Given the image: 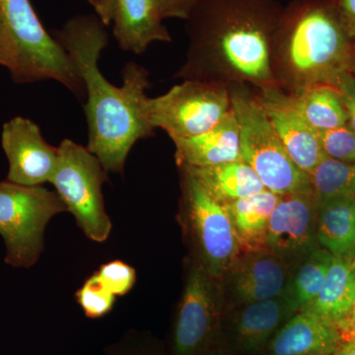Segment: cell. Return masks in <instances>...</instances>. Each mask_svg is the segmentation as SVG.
<instances>
[{
	"instance_id": "6da1fadb",
	"label": "cell",
	"mask_w": 355,
	"mask_h": 355,
	"mask_svg": "<svg viewBox=\"0 0 355 355\" xmlns=\"http://www.w3.org/2000/svg\"><path fill=\"white\" fill-rule=\"evenodd\" d=\"M284 6L279 0H198L187 19L189 49L177 76L223 85H277L273 44Z\"/></svg>"
},
{
	"instance_id": "484cf974",
	"label": "cell",
	"mask_w": 355,
	"mask_h": 355,
	"mask_svg": "<svg viewBox=\"0 0 355 355\" xmlns=\"http://www.w3.org/2000/svg\"><path fill=\"white\" fill-rule=\"evenodd\" d=\"M116 297L104 286L97 273H93L76 292V301L90 319L106 316L113 309Z\"/></svg>"
},
{
	"instance_id": "d590c367",
	"label": "cell",
	"mask_w": 355,
	"mask_h": 355,
	"mask_svg": "<svg viewBox=\"0 0 355 355\" xmlns=\"http://www.w3.org/2000/svg\"><path fill=\"white\" fill-rule=\"evenodd\" d=\"M331 355H355V338L343 340Z\"/></svg>"
},
{
	"instance_id": "ac0fdd59",
	"label": "cell",
	"mask_w": 355,
	"mask_h": 355,
	"mask_svg": "<svg viewBox=\"0 0 355 355\" xmlns=\"http://www.w3.org/2000/svg\"><path fill=\"white\" fill-rule=\"evenodd\" d=\"M173 142L179 167H209L242 160L239 128L232 109L220 123L207 132L188 139H173Z\"/></svg>"
},
{
	"instance_id": "7a4b0ae2",
	"label": "cell",
	"mask_w": 355,
	"mask_h": 355,
	"mask_svg": "<svg viewBox=\"0 0 355 355\" xmlns=\"http://www.w3.org/2000/svg\"><path fill=\"white\" fill-rule=\"evenodd\" d=\"M96 15H77L55 33V40L69 55L83 79L90 153L108 173L123 174L128 154L139 139L154 132L146 112L148 71L128 62L121 87L107 80L99 69L108 34Z\"/></svg>"
},
{
	"instance_id": "3957f363",
	"label": "cell",
	"mask_w": 355,
	"mask_h": 355,
	"mask_svg": "<svg viewBox=\"0 0 355 355\" xmlns=\"http://www.w3.org/2000/svg\"><path fill=\"white\" fill-rule=\"evenodd\" d=\"M352 51L335 0L291 1L273 44L275 80L289 94L315 85L336 87L338 77L349 72Z\"/></svg>"
},
{
	"instance_id": "5bb4252c",
	"label": "cell",
	"mask_w": 355,
	"mask_h": 355,
	"mask_svg": "<svg viewBox=\"0 0 355 355\" xmlns=\"http://www.w3.org/2000/svg\"><path fill=\"white\" fill-rule=\"evenodd\" d=\"M291 266L263 248L241 251L225 277L222 292L227 305L246 304L279 297L288 282Z\"/></svg>"
},
{
	"instance_id": "30bf717a",
	"label": "cell",
	"mask_w": 355,
	"mask_h": 355,
	"mask_svg": "<svg viewBox=\"0 0 355 355\" xmlns=\"http://www.w3.org/2000/svg\"><path fill=\"white\" fill-rule=\"evenodd\" d=\"M231 109L227 86L200 80H184L163 95L147 97L146 102L151 127L164 130L172 140L207 132Z\"/></svg>"
},
{
	"instance_id": "d6a6232c",
	"label": "cell",
	"mask_w": 355,
	"mask_h": 355,
	"mask_svg": "<svg viewBox=\"0 0 355 355\" xmlns=\"http://www.w3.org/2000/svg\"><path fill=\"white\" fill-rule=\"evenodd\" d=\"M335 4L347 36L355 44V0H335Z\"/></svg>"
},
{
	"instance_id": "4dcf8cb0",
	"label": "cell",
	"mask_w": 355,
	"mask_h": 355,
	"mask_svg": "<svg viewBox=\"0 0 355 355\" xmlns=\"http://www.w3.org/2000/svg\"><path fill=\"white\" fill-rule=\"evenodd\" d=\"M336 88L338 89L343 98L345 104V111L347 114V123L355 132V78L349 72H345L338 77L336 83Z\"/></svg>"
},
{
	"instance_id": "7402d4cb",
	"label": "cell",
	"mask_w": 355,
	"mask_h": 355,
	"mask_svg": "<svg viewBox=\"0 0 355 355\" xmlns=\"http://www.w3.org/2000/svg\"><path fill=\"white\" fill-rule=\"evenodd\" d=\"M279 200V195L265 190L224 205L241 251L266 248L268 220Z\"/></svg>"
},
{
	"instance_id": "f35d334b",
	"label": "cell",
	"mask_w": 355,
	"mask_h": 355,
	"mask_svg": "<svg viewBox=\"0 0 355 355\" xmlns=\"http://www.w3.org/2000/svg\"><path fill=\"white\" fill-rule=\"evenodd\" d=\"M214 355H236V354H224V352H218V354H216Z\"/></svg>"
},
{
	"instance_id": "603a6c76",
	"label": "cell",
	"mask_w": 355,
	"mask_h": 355,
	"mask_svg": "<svg viewBox=\"0 0 355 355\" xmlns=\"http://www.w3.org/2000/svg\"><path fill=\"white\" fill-rule=\"evenodd\" d=\"M333 258L330 252L320 246L292 266L282 296L294 311L304 309L317 297Z\"/></svg>"
},
{
	"instance_id": "74e56055",
	"label": "cell",
	"mask_w": 355,
	"mask_h": 355,
	"mask_svg": "<svg viewBox=\"0 0 355 355\" xmlns=\"http://www.w3.org/2000/svg\"><path fill=\"white\" fill-rule=\"evenodd\" d=\"M349 73L355 78V44H354V51H352V64H350Z\"/></svg>"
},
{
	"instance_id": "1f68e13d",
	"label": "cell",
	"mask_w": 355,
	"mask_h": 355,
	"mask_svg": "<svg viewBox=\"0 0 355 355\" xmlns=\"http://www.w3.org/2000/svg\"><path fill=\"white\" fill-rule=\"evenodd\" d=\"M17 62V51L0 11V65L12 74Z\"/></svg>"
},
{
	"instance_id": "f546056e",
	"label": "cell",
	"mask_w": 355,
	"mask_h": 355,
	"mask_svg": "<svg viewBox=\"0 0 355 355\" xmlns=\"http://www.w3.org/2000/svg\"><path fill=\"white\" fill-rule=\"evenodd\" d=\"M198 0H153L163 19H182L190 17Z\"/></svg>"
},
{
	"instance_id": "7c38bea8",
	"label": "cell",
	"mask_w": 355,
	"mask_h": 355,
	"mask_svg": "<svg viewBox=\"0 0 355 355\" xmlns=\"http://www.w3.org/2000/svg\"><path fill=\"white\" fill-rule=\"evenodd\" d=\"M317 210L314 191L279 196L268 220L266 247L291 268L320 247Z\"/></svg>"
},
{
	"instance_id": "5b68a950",
	"label": "cell",
	"mask_w": 355,
	"mask_h": 355,
	"mask_svg": "<svg viewBox=\"0 0 355 355\" xmlns=\"http://www.w3.org/2000/svg\"><path fill=\"white\" fill-rule=\"evenodd\" d=\"M0 11L17 51L11 76L17 83L58 81L77 97L85 94L83 79L57 40L51 37L29 0H0Z\"/></svg>"
},
{
	"instance_id": "4316f807",
	"label": "cell",
	"mask_w": 355,
	"mask_h": 355,
	"mask_svg": "<svg viewBox=\"0 0 355 355\" xmlns=\"http://www.w3.org/2000/svg\"><path fill=\"white\" fill-rule=\"evenodd\" d=\"M326 157L345 163H355V132L349 123L318 132Z\"/></svg>"
},
{
	"instance_id": "ba28073f",
	"label": "cell",
	"mask_w": 355,
	"mask_h": 355,
	"mask_svg": "<svg viewBox=\"0 0 355 355\" xmlns=\"http://www.w3.org/2000/svg\"><path fill=\"white\" fill-rule=\"evenodd\" d=\"M108 174L87 147L71 139L60 142L57 169L50 183L79 229L96 243L107 241L113 228L103 196Z\"/></svg>"
},
{
	"instance_id": "ab89813d",
	"label": "cell",
	"mask_w": 355,
	"mask_h": 355,
	"mask_svg": "<svg viewBox=\"0 0 355 355\" xmlns=\"http://www.w3.org/2000/svg\"><path fill=\"white\" fill-rule=\"evenodd\" d=\"M291 1H295V0H291Z\"/></svg>"
},
{
	"instance_id": "d6986e66",
	"label": "cell",
	"mask_w": 355,
	"mask_h": 355,
	"mask_svg": "<svg viewBox=\"0 0 355 355\" xmlns=\"http://www.w3.org/2000/svg\"><path fill=\"white\" fill-rule=\"evenodd\" d=\"M180 167L188 170L210 197L222 205L266 190L254 170L242 160L209 167Z\"/></svg>"
},
{
	"instance_id": "836d02e7",
	"label": "cell",
	"mask_w": 355,
	"mask_h": 355,
	"mask_svg": "<svg viewBox=\"0 0 355 355\" xmlns=\"http://www.w3.org/2000/svg\"><path fill=\"white\" fill-rule=\"evenodd\" d=\"M340 333L343 334V338H355V301L352 310H350L349 316L345 320V322L340 326Z\"/></svg>"
},
{
	"instance_id": "277c9868",
	"label": "cell",
	"mask_w": 355,
	"mask_h": 355,
	"mask_svg": "<svg viewBox=\"0 0 355 355\" xmlns=\"http://www.w3.org/2000/svg\"><path fill=\"white\" fill-rule=\"evenodd\" d=\"M231 106L239 128L240 154L266 190L277 195L312 193L310 175L289 157L261 106L248 86H229Z\"/></svg>"
},
{
	"instance_id": "8d00e7d4",
	"label": "cell",
	"mask_w": 355,
	"mask_h": 355,
	"mask_svg": "<svg viewBox=\"0 0 355 355\" xmlns=\"http://www.w3.org/2000/svg\"><path fill=\"white\" fill-rule=\"evenodd\" d=\"M88 1L89 3L93 6V8L95 9L96 15L100 17V15L102 14L103 8H104L105 0H88Z\"/></svg>"
},
{
	"instance_id": "e575fe53",
	"label": "cell",
	"mask_w": 355,
	"mask_h": 355,
	"mask_svg": "<svg viewBox=\"0 0 355 355\" xmlns=\"http://www.w3.org/2000/svg\"><path fill=\"white\" fill-rule=\"evenodd\" d=\"M116 1L118 0H105L104 1V8H103L101 15L98 18L102 21L103 24L106 27L112 24Z\"/></svg>"
},
{
	"instance_id": "9a60e30c",
	"label": "cell",
	"mask_w": 355,
	"mask_h": 355,
	"mask_svg": "<svg viewBox=\"0 0 355 355\" xmlns=\"http://www.w3.org/2000/svg\"><path fill=\"white\" fill-rule=\"evenodd\" d=\"M261 106L289 157L311 175L324 157L318 132L300 113L293 97L279 86L257 91Z\"/></svg>"
},
{
	"instance_id": "83f0119b",
	"label": "cell",
	"mask_w": 355,
	"mask_h": 355,
	"mask_svg": "<svg viewBox=\"0 0 355 355\" xmlns=\"http://www.w3.org/2000/svg\"><path fill=\"white\" fill-rule=\"evenodd\" d=\"M97 273L104 286L114 296H125L135 287L137 272L132 266L114 260L100 266Z\"/></svg>"
},
{
	"instance_id": "8fae6325",
	"label": "cell",
	"mask_w": 355,
	"mask_h": 355,
	"mask_svg": "<svg viewBox=\"0 0 355 355\" xmlns=\"http://www.w3.org/2000/svg\"><path fill=\"white\" fill-rule=\"evenodd\" d=\"M224 308L220 352L236 355H261L280 327L296 313L282 295Z\"/></svg>"
},
{
	"instance_id": "ffe728a7",
	"label": "cell",
	"mask_w": 355,
	"mask_h": 355,
	"mask_svg": "<svg viewBox=\"0 0 355 355\" xmlns=\"http://www.w3.org/2000/svg\"><path fill=\"white\" fill-rule=\"evenodd\" d=\"M354 301L355 256H334L321 291L304 309L313 311L340 328Z\"/></svg>"
},
{
	"instance_id": "8992f818",
	"label": "cell",
	"mask_w": 355,
	"mask_h": 355,
	"mask_svg": "<svg viewBox=\"0 0 355 355\" xmlns=\"http://www.w3.org/2000/svg\"><path fill=\"white\" fill-rule=\"evenodd\" d=\"M181 170L180 222L193 259L221 282L241 253L224 205L210 197L188 170Z\"/></svg>"
},
{
	"instance_id": "9c48e42d",
	"label": "cell",
	"mask_w": 355,
	"mask_h": 355,
	"mask_svg": "<svg viewBox=\"0 0 355 355\" xmlns=\"http://www.w3.org/2000/svg\"><path fill=\"white\" fill-rule=\"evenodd\" d=\"M184 268L183 291L173 320L170 354H218L224 311L221 282L193 259L189 258Z\"/></svg>"
},
{
	"instance_id": "e0dca14e",
	"label": "cell",
	"mask_w": 355,
	"mask_h": 355,
	"mask_svg": "<svg viewBox=\"0 0 355 355\" xmlns=\"http://www.w3.org/2000/svg\"><path fill=\"white\" fill-rule=\"evenodd\" d=\"M153 0H118L113 35L121 50L141 55L155 42H171L167 27Z\"/></svg>"
},
{
	"instance_id": "cb8c5ba5",
	"label": "cell",
	"mask_w": 355,
	"mask_h": 355,
	"mask_svg": "<svg viewBox=\"0 0 355 355\" xmlns=\"http://www.w3.org/2000/svg\"><path fill=\"white\" fill-rule=\"evenodd\" d=\"M291 96L300 113L316 132L347 125V114L342 96L334 86H311Z\"/></svg>"
},
{
	"instance_id": "4fadbf2b",
	"label": "cell",
	"mask_w": 355,
	"mask_h": 355,
	"mask_svg": "<svg viewBox=\"0 0 355 355\" xmlns=\"http://www.w3.org/2000/svg\"><path fill=\"white\" fill-rule=\"evenodd\" d=\"M1 144L9 163L7 181L22 186L50 183L58 162V147L44 140L39 125L23 116L4 123Z\"/></svg>"
},
{
	"instance_id": "d4e9b609",
	"label": "cell",
	"mask_w": 355,
	"mask_h": 355,
	"mask_svg": "<svg viewBox=\"0 0 355 355\" xmlns=\"http://www.w3.org/2000/svg\"><path fill=\"white\" fill-rule=\"evenodd\" d=\"M310 177L318 200L336 197L355 198V163L340 162L324 156Z\"/></svg>"
},
{
	"instance_id": "2e32d148",
	"label": "cell",
	"mask_w": 355,
	"mask_h": 355,
	"mask_svg": "<svg viewBox=\"0 0 355 355\" xmlns=\"http://www.w3.org/2000/svg\"><path fill=\"white\" fill-rule=\"evenodd\" d=\"M343 340L336 324L303 309L280 327L261 355H331Z\"/></svg>"
},
{
	"instance_id": "44dd1931",
	"label": "cell",
	"mask_w": 355,
	"mask_h": 355,
	"mask_svg": "<svg viewBox=\"0 0 355 355\" xmlns=\"http://www.w3.org/2000/svg\"><path fill=\"white\" fill-rule=\"evenodd\" d=\"M317 240L333 256H355L354 198L318 200Z\"/></svg>"
},
{
	"instance_id": "52a82bcc",
	"label": "cell",
	"mask_w": 355,
	"mask_h": 355,
	"mask_svg": "<svg viewBox=\"0 0 355 355\" xmlns=\"http://www.w3.org/2000/svg\"><path fill=\"white\" fill-rule=\"evenodd\" d=\"M69 212L55 191L0 182V236L6 245V263L30 268L41 258L44 232L58 214Z\"/></svg>"
},
{
	"instance_id": "f1b7e54d",
	"label": "cell",
	"mask_w": 355,
	"mask_h": 355,
	"mask_svg": "<svg viewBox=\"0 0 355 355\" xmlns=\"http://www.w3.org/2000/svg\"><path fill=\"white\" fill-rule=\"evenodd\" d=\"M105 355H162L146 334L130 330L105 350Z\"/></svg>"
}]
</instances>
